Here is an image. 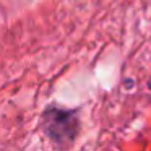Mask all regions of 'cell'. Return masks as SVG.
Instances as JSON below:
<instances>
[{
	"label": "cell",
	"instance_id": "1",
	"mask_svg": "<svg viewBox=\"0 0 151 151\" xmlns=\"http://www.w3.org/2000/svg\"><path fill=\"white\" fill-rule=\"evenodd\" d=\"M41 127H42L44 133L54 143H57L59 146H67L78 135L80 130L78 114L75 111L50 106L42 112Z\"/></svg>",
	"mask_w": 151,
	"mask_h": 151
},
{
	"label": "cell",
	"instance_id": "2",
	"mask_svg": "<svg viewBox=\"0 0 151 151\" xmlns=\"http://www.w3.org/2000/svg\"><path fill=\"white\" fill-rule=\"evenodd\" d=\"M148 86H150V89H151V81H148Z\"/></svg>",
	"mask_w": 151,
	"mask_h": 151
}]
</instances>
